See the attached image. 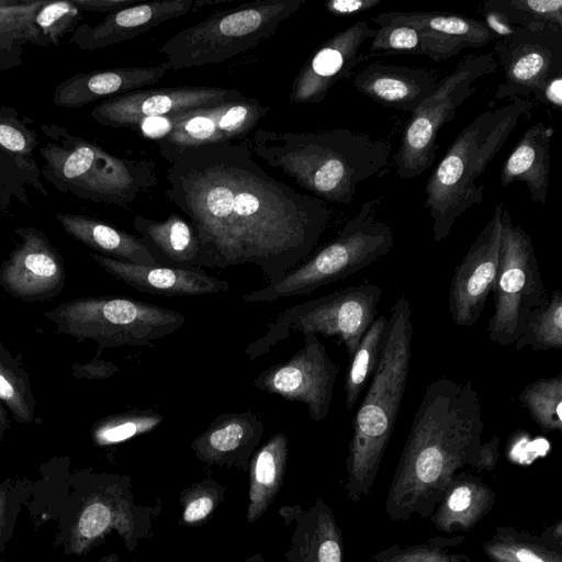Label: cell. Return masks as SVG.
I'll list each match as a JSON object with an SVG mask.
<instances>
[{"mask_svg":"<svg viewBox=\"0 0 562 562\" xmlns=\"http://www.w3.org/2000/svg\"><path fill=\"white\" fill-rule=\"evenodd\" d=\"M381 296L380 286L362 283L292 305L271 322L266 334L249 344L244 352L255 360L292 333L300 331L303 335L337 336L350 358L376 318Z\"/></svg>","mask_w":562,"mask_h":562,"instance_id":"8fae6325","label":"cell"},{"mask_svg":"<svg viewBox=\"0 0 562 562\" xmlns=\"http://www.w3.org/2000/svg\"><path fill=\"white\" fill-rule=\"evenodd\" d=\"M9 428V420L4 408L0 404V440H2L4 431Z\"/></svg>","mask_w":562,"mask_h":562,"instance_id":"f5cc1de1","label":"cell"},{"mask_svg":"<svg viewBox=\"0 0 562 562\" xmlns=\"http://www.w3.org/2000/svg\"><path fill=\"white\" fill-rule=\"evenodd\" d=\"M484 422L472 382L429 383L414 415L385 498L393 521L429 518L451 479L463 468L492 471L499 439L482 441Z\"/></svg>","mask_w":562,"mask_h":562,"instance_id":"7a4b0ae2","label":"cell"},{"mask_svg":"<svg viewBox=\"0 0 562 562\" xmlns=\"http://www.w3.org/2000/svg\"><path fill=\"white\" fill-rule=\"evenodd\" d=\"M291 530L288 562H344V539L331 508L317 498L307 508L299 504L279 509Z\"/></svg>","mask_w":562,"mask_h":562,"instance_id":"603a6c76","label":"cell"},{"mask_svg":"<svg viewBox=\"0 0 562 562\" xmlns=\"http://www.w3.org/2000/svg\"><path fill=\"white\" fill-rule=\"evenodd\" d=\"M170 71L165 61L151 67H119L76 74L56 86L53 103L77 109L103 98L140 90L159 82Z\"/></svg>","mask_w":562,"mask_h":562,"instance_id":"4316f807","label":"cell"},{"mask_svg":"<svg viewBox=\"0 0 562 562\" xmlns=\"http://www.w3.org/2000/svg\"><path fill=\"white\" fill-rule=\"evenodd\" d=\"M162 504H137L128 475L88 473L75 482L68 509L60 518L59 533L65 554L82 555L112 531L135 552L154 532Z\"/></svg>","mask_w":562,"mask_h":562,"instance_id":"52a82bcc","label":"cell"},{"mask_svg":"<svg viewBox=\"0 0 562 562\" xmlns=\"http://www.w3.org/2000/svg\"><path fill=\"white\" fill-rule=\"evenodd\" d=\"M226 488L220 482L204 479L183 488L179 497L180 524L198 526L204 524L225 498Z\"/></svg>","mask_w":562,"mask_h":562,"instance_id":"b9f144b4","label":"cell"},{"mask_svg":"<svg viewBox=\"0 0 562 562\" xmlns=\"http://www.w3.org/2000/svg\"><path fill=\"white\" fill-rule=\"evenodd\" d=\"M289 439L276 432L252 454L249 462V488L246 519L261 518L278 496L285 477Z\"/></svg>","mask_w":562,"mask_h":562,"instance_id":"1f68e13d","label":"cell"},{"mask_svg":"<svg viewBox=\"0 0 562 562\" xmlns=\"http://www.w3.org/2000/svg\"><path fill=\"white\" fill-rule=\"evenodd\" d=\"M551 127L538 122L528 127L505 160L499 175L503 188L524 182L532 202L547 201L550 169Z\"/></svg>","mask_w":562,"mask_h":562,"instance_id":"f1b7e54d","label":"cell"},{"mask_svg":"<svg viewBox=\"0 0 562 562\" xmlns=\"http://www.w3.org/2000/svg\"><path fill=\"white\" fill-rule=\"evenodd\" d=\"M516 350L531 347L533 350L562 348V294L560 290L527 316L521 333L514 344Z\"/></svg>","mask_w":562,"mask_h":562,"instance_id":"e575fe53","label":"cell"},{"mask_svg":"<svg viewBox=\"0 0 562 562\" xmlns=\"http://www.w3.org/2000/svg\"><path fill=\"white\" fill-rule=\"evenodd\" d=\"M518 400L543 434L562 431V372L528 383Z\"/></svg>","mask_w":562,"mask_h":562,"instance_id":"d590c367","label":"cell"},{"mask_svg":"<svg viewBox=\"0 0 562 562\" xmlns=\"http://www.w3.org/2000/svg\"><path fill=\"white\" fill-rule=\"evenodd\" d=\"M20 241L0 266V285L25 302L45 301L64 289V260L47 236L34 227L15 231Z\"/></svg>","mask_w":562,"mask_h":562,"instance_id":"d6986e66","label":"cell"},{"mask_svg":"<svg viewBox=\"0 0 562 562\" xmlns=\"http://www.w3.org/2000/svg\"><path fill=\"white\" fill-rule=\"evenodd\" d=\"M504 207L503 202L496 204L491 218L454 270L448 305L458 326L472 327L493 291L499 262Z\"/></svg>","mask_w":562,"mask_h":562,"instance_id":"ac0fdd59","label":"cell"},{"mask_svg":"<svg viewBox=\"0 0 562 562\" xmlns=\"http://www.w3.org/2000/svg\"><path fill=\"white\" fill-rule=\"evenodd\" d=\"M240 562H265V559L260 552H257Z\"/></svg>","mask_w":562,"mask_h":562,"instance_id":"11a10c76","label":"cell"},{"mask_svg":"<svg viewBox=\"0 0 562 562\" xmlns=\"http://www.w3.org/2000/svg\"><path fill=\"white\" fill-rule=\"evenodd\" d=\"M483 4L503 13L514 26L549 24L562 29V0H488Z\"/></svg>","mask_w":562,"mask_h":562,"instance_id":"60d3db41","label":"cell"},{"mask_svg":"<svg viewBox=\"0 0 562 562\" xmlns=\"http://www.w3.org/2000/svg\"><path fill=\"white\" fill-rule=\"evenodd\" d=\"M162 420L164 416L154 409H131L98 419L91 438L95 446H113L151 431Z\"/></svg>","mask_w":562,"mask_h":562,"instance_id":"74e56055","label":"cell"},{"mask_svg":"<svg viewBox=\"0 0 562 562\" xmlns=\"http://www.w3.org/2000/svg\"><path fill=\"white\" fill-rule=\"evenodd\" d=\"M494 313L488 321L491 341L514 345L529 313L544 303L549 293L542 281L529 234L512 221L504 207L499 262L493 286Z\"/></svg>","mask_w":562,"mask_h":562,"instance_id":"4fadbf2b","label":"cell"},{"mask_svg":"<svg viewBox=\"0 0 562 562\" xmlns=\"http://www.w3.org/2000/svg\"><path fill=\"white\" fill-rule=\"evenodd\" d=\"M409 301L401 295L390 310L376 368L353 417L345 490L357 503L371 493L396 424L412 359Z\"/></svg>","mask_w":562,"mask_h":562,"instance_id":"277c9868","label":"cell"},{"mask_svg":"<svg viewBox=\"0 0 562 562\" xmlns=\"http://www.w3.org/2000/svg\"><path fill=\"white\" fill-rule=\"evenodd\" d=\"M42 1L0 0V48L29 42L31 22Z\"/></svg>","mask_w":562,"mask_h":562,"instance_id":"ee69618b","label":"cell"},{"mask_svg":"<svg viewBox=\"0 0 562 562\" xmlns=\"http://www.w3.org/2000/svg\"><path fill=\"white\" fill-rule=\"evenodd\" d=\"M133 226L157 265L183 269L198 267L199 240L189 221L182 216L172 213L157 221L137 214Z\"/></svg>","mask_w":562,"mask_h":562,"instance_id":"f546056e","label":"cell"},{"mask_svg":"<svg viewBox=\"0 0 562 562\" xmlns=\"http://www.w3.org/2000/svg\"><path fill=\"white\" fill-rule=\"evenodd\" d=\"M482 14L484 15L483 22L496 40L510 35L516 27L508 22L503 13L484 4L482 5Z\"/></svg>","mask_w":562,"mask_h":562,"instance_id":"681fc988","label":"cell"},{"mask_svg":"<svg viewBox=\"0 0 562 562\" xmlns=\"http://www.w3.org/2000/svg\"><path fill=\"white\" fill-rule=\"evenodd\" d=\"M385 315L376 317L363 334L353 355L349 358V367L345 378V406L352 409L367 383L370 382L376 368L381 346L386 329Z\"/></svg>","mask_w":562,"mask_h":562,"instance_id":"836d02e7","label":"cell"},{"mask_svg":"<svg viewBox=\"0 0 562 562\" xmlns=\"http://www.w3.org/2000/svg\"><path fill=\"white\" fill-rule=\"evenodd\" d=\"M304 0H258L215 12L167 40L170 70L226 61L259 45L300 10Z\"/></svg>","mask_w":562,"mask_h":562,"instance_id":"9c48e42d","label":"cell"},{"mask_svg":"<svg viewBox=\"0 0 562 562\" xmlns=\"http://www.w3.org/2000/svg\"><path fill=\"white\" fill-rule=\"evenodd\" d=\"M493 53L503 70L494 102L536 94L552 77L562 74V29L549 24L516 26L495 41Z\"/></svg>","mask_w":562,"mask_h":562,"instance_id":"5bb4252c","label":"cell"},{"mask_svg":"<svg viewBox=\"0 0 562 562\" xmlns=\"http://www.w3.org/2000/svg\"><path fill=\"white\" fill-rule=\"evenodd\" d=\"M90 257L108 273L144 293L164 296H198L229 290V283L198 268L142 266L112 259L95 252Z\"/></svg>","mask_w":562,"mask_h":562,"instance_id":"cb8c5ba5","label":"cell"},{"mask_svg":"<svg viewBox=\"0 0 562 562\" xmlns=\"http://www.w3.org/2000/svg\"><path fill=\"white\" fill-rule=\"evenodd\" d=\"M98 562H121L117 553H110L102 557Z\"/></svg>","mask_w":562,"mask_h":562,"instance_id":"db71d44e","label":"cell"},{"mask_svg":"<svg viewBox=\"0 0 562 562\" xmlns=\"http://www.w3.org/2000/svg\"><path fill=\"white\" fill-rule=\"evenodd\" d=\"M378 25L403 23L416 27L423 40L424 55L441 63L465 48H481L495 42L483 20L446 12H382L371 19Z\"/></svg>","mask_w":562,"mask_h":562,"instance_id":"44dd1931","label":"cell"},{"mask_svg":"<svg viewBox=\"0 0 562 562\" xmlns=\"http://www.w3.org/2000/svg\"><path fill=\"white\" fill-rule=\"evenodd\" d=\"M250 150L313 196L350 204L362 182L386 170L392 145L346 127L304 132L259 128L251 136Z\"/></svg>","mask_w":562,"mask_h":562,"instance_id":"3957f363","label":"cell"},{"mask_svg":"<svg viewBox=\"0 0 562 562\" xmlns=\"http://www.w3.org/2000/svg\"><path fill=\"white\" fill-rule=\"evenodd\" d=\"M540 536L553 546L562 548V521L557 520L553 525L543 529Z\"/></svg>","mask_w":562,"mask_h":562,"instance_id":"816d5d0a","label":"cell"},{"mask_svg":"<svg viewBox=\"0 0 562 562\" xmlns=\"http://www.w3.org/2000/svg\"><path fill=\"white\" fill-rule=\"evenodd\" d=\"M82 12L74 0L44 1L32 19L29 42L40 46L59 44L65 34L76 30Z\"/></svg>","mask_w":562,"mask_h":562,"instance_id":"f35d334b","label":"cell"},{"mask_svg":"<svg viewBox=\"0 0 562 562\" xmlns=\"http://www.w3.org/2000/svg\"><path fill=\"white\" fill-rule=\"evenodd\" d=\"M464 540L463 536L451 538L436 536L428 540L400 546L392 544L373 554V562H470V559L450 548L459 546Z\"/></svg>","mask_w":562,"mask_h":562,"instance_id":"ab89813d","label":"cell"},{"mask_svg":"<svg viewBox=\"0 0 562 562\" xmlns=\"http://www.w3.org/2000/svg\"><path fill=\"white\" fill-rule=\"evenodd\" d=\"M339 370L318 336L304 334L303 346L285 362L263 370L252 386L286 401L304 403L310 417L318 422L330 411Z\"/></svg>","mask_w":562,"mask_h":562,"instance_id":"9a60e30c","label":"cell"},{"mask_svg":"<svg viewBox=\"0 0 562 562\" xmlns=\"http://www.w3.org/2000/svg\"><path fill=\"white\" fill-rule=\"evenodd\" d=\"M497 67L493 52L470 54L439 79L434 92L411 113L403 128L393 156L400 179L416 178L432 166L439 131L454 120L457 110L475 92V82Z\"/></svg>","mask_w":562,"mask_h":562,"instance_id":"7c38bea8","label":"cell"},{"mask_svg":"<svg viewBox=\"0 0 562 562\" xmlns=\"http://www.w3.org/2000/svg\"><path fill=\"white\" fill-rule=\"evenodd\" d=\"M437 74L425 67L373 61L352 79L358 92L384 106L412 113L436 89Z\"/></svg>","mask_w":562,"mask_h":562,"instance_id":"484cf974","label":"cell"},{"mask_svg":"<svg viewBox=\"0 0 562 562\" xmlns=\"http://www.w3.org/2000/svg\"><path fill=\"white\" fill-rule=\"evenodd\" d=\"M31 125L15 109L0 105V153L32 160L38 138Z\"/></svg>","mask_w":562,"mask_h":562,"instance_id":"7bdbcfd3","label":"cell"},{"mask_svg":"<svg viewBox=\"0 0 562 562\" xmlns=\"http://www.w3.org/2000/svg\"><path fill=\"white\" fill-rule=\"evenodd\" d=\"M370 50L384 54L424 55L419 31L413 25L403 23L379 25L372 37Z\"/></svg>","mask_w":562,"mask_h":562,"instance_id":"f6af8a7d","label":"cell"},{"mask_svg":"<svg viewBox=\"0 0 562 562\" xmlns=\"http://www.w3.org/2000/svg\"><path fill=\"white\" fill-rule=\"evenodd\" d=\"M30 493L27 483L11 480L0 483V553L12 536L21 506Z\"/></svg>","mask_w":562,"mask_h":562,"instance_id":"bcb514c9","label":"cell"},{"mask_svg":"<svg viewBox=\"0 0 562 562\" xmlns=\"http://www.w3.org/2000/svg\"><path fill=\"white\" fill-rule=\"evenodd\" d=\"M0 401L19 423H31L36 401L26 371L16 357L0 344Z\"/></svg>","mask_w":562,"mask_h":562,"instance_id":"8d00e7d4","label":"cell"},{"mask_svg":"<svg viewBox=\"0 0 562 562\" xmlns=\"http://www.w3.org/2000/svg\"><path fill=\"white\" fill-rule=\"evenodd\" d=\"M246 98L236 89L223 87L140 89L106 99L92 108L90 114L103 126L135 128L145 119L170 116Z\"/></svg>","mask_w":562,"mask_h":562,"instance_id":"2e32d148","label":"cell"},{"mask_svg":"<svg viewBox=\"0 0 562 562\" xmlns=\"http://www.w3.org/2000/svg\"><path fill=\"white\" fill-rule=\"evenodd\" d=\"M42 177L58 191L97 203L128 205L158 183L151 159H130L58 124H42Z\"/></svg>","mask_w":562,"mask_h":562,"instance_id":"8992f818","label":"cell"},{"mask_svg":"<svg viewBox=\"0 0 562 562\" xmlns=\"http://www.w3.org/2000/svg\"><path fill=\"white\" fill-rule=\"evenodd\" d=\"M536 99L546 105L561 111L562 109V74L549 79L535 94Z\"/></svg>","mask_w":562,"mask_h":562,"instance_id":"c3c4849f","label":"cell"},{"mask_svg":"<svg viewBox=\"0 0 562 562\" xmlns=\"http://www.w3.org/2000/svg\"><path fill=\"white\" fill-rule=\"evenodd\" d=\"M383 0H331L326 2L327 12L335 16H352L371 10Z\"/></svg>","mask_w":562,"mask_h":562,"instance_id":"7dc6e473","label":"cell"},{"mask_svg":"<svg viewBox=\"0 0 562 562\" xmlns=\"http://www.w3.org/2000/svg\"><path fill=\"white\" fill-rule=\"evenodd\" d=\"M381 198L366 201L339 234L303 262L241 296L246 304L308 295L321 286L344 280L384 257L393 247L392 228L376 218Z\"/></svg>","mask_w":562,"mask_h":562,"instance_id":"ba28073f","label":"cell"},{"mask_svg":"<svg viewBox=\"0 0 562 562\" xmlns=\"http://www.w3.org/2000/svg\"><path fill=\"white\" fill-rule=\"evenodd\" d=\"M63 229L95 254L142 266L157 265L142 238L82 214L56 215Z\"/></svg>","mask_w":562,"mask_h":562,"instance_id":"4dcf8cb0","label":"cell"},{"mask_svg":"<svg viewBox=\"0 0 562 562\" xmlns=\"http://www.w3.org/2000/svg\"><path fill=\"white\" fill-rule=\"evenodd\" d=\"M268 112L269 106L247 97L179 113L170 132L156 140L159 154L170 164L187 149L241 139L252 132Z\"/></svg>","mask_w":562,"mask_h":562,"instance_id":"e0dca14e","label":"cell"},{"mask_svg":"<svg viewBox=\"0 0 562 562\" xmlns=\"http://www.w3.org/2000/svg\"><path fill=\"white\" fill-rule=\"evenodd\" d=\"M367 20H359L318 46L294 77L289 93L291 103H321L329 90L368 56L361 47L375 35Z\"/></svg>","mask_w":562,"mask_h":562,"instance_id":"ffe728a7","label":"cell"},{"mask_svg":"<svg viewBox=\"0 0 562 562\" xmlns=\"http://www.w3.org/2000/svg\"><path fill=\"white\" fill-rule=\"evenodd\" d=\"M82 11H116L138 3V0H74Z\"/></svg>","mask_w":562,"mask_h":562,"instance_id":"f907efd6","label":"cell"},{"mask_svg":"<svg viewBox=\"0 0 562 562\" xmlns=\"http://www.w3.org/2000/svg\"><path fill=\"white\" fill-rule=\"evenodd\" d=\"M495 496V492L482 479L458 472L429 519L440 532L469 531L490 513Z\"/></svg>","mask_w":562,"mask_h":562,"instance_id":"83f0119b","label":"cell"},{"mask_svg":"<svg viewBox=\"0 0 562 562\" xmlns=\"http://www.w3.org/2000/svg\"><path fill=\"white\" fill-rule=\"evenodd\" d=\"M166 180V198L198 237V267L255 265L272 282L312 255L331 217L323 200L273 178L240 144L187 149Z\"/></svg>","mask_w":562,"mask_h":562,"instance_id":"6da1fadb","label":"cell"},{"mask_svg":"<svg viewBox=\"0 0 562 562\" xmlns=\"http://www.w3.org/2000/svg\"><path fill=\"white\" fill-rule=\"evenodd\" d=\"M263 432L261 419L252 412L225 413L196 436L190 447L203 463L248 472Z\"/></svg>","mask_w":562,"mask_h":562,"instance_id":"d4e9b609","label":"cell"},{"mask_svg":"<svg viewBox=\"0 0 562 562\" xmlns=\"http://www.w3.org/2000/svg\"><path fill=\"white\" fill-rule=\"evenodd\" d=\"M194 0L138 2L110 12L97 25H78L69 40L83 50H94L123 43L193 10Z\"/></svg>","mask_w":562,"mask_h":562,"instance_id":"7402d4cb","label":"cell"},{"mask_svg":"<svg viewBox=\"0 0 562 562\" xmlns=\"http://www.w3.org/2000/svg\"><path fill=\"white\" fill-rule=\"evenodd\" d=\"M56 330L79 341L90 339L100 348L155 347L186 322L182 313L121 296H88L65 302L45 312Z\"/></svg>","mask_w":562,"mask_h":562,"instance_id":"30bf717a","label":"cell"},{"mask_svg":"<svg viewBox=\"0 0 562 562\" xmlns=\"http://www.w3.org/2000/svg\"><path fill=\"white\" fill-rule=\"evenodd\" d=\"M481 547L491 562H562V548L514 526H498Z\"/></svg>","mask_w":562,"mask_h":562,"instance_id":"d6a6232c","label":"cell"},{"mask_svg":"<svg viewBox=\"0 0 562 562\" xmlns=\"http://www.w3.org/2000/svg\"><path fill=\"white\" fill-rule=\"evenodd\" d=\"M531 106V101L517 98L483 111L449 146L425 187L424 207L432 220L435 241L447 238L456 221L483 201L485 187L476 182L477 178Z\"/></svg>","mask_w":562,"mask_h":562,"instance_id":"5b68a950","label":"cell"}]
</instances>
